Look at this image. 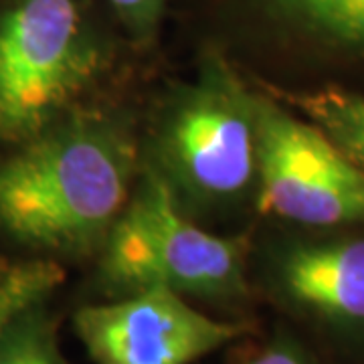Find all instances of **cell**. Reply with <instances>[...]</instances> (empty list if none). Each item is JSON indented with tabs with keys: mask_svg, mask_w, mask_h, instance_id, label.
<instances>
[{
	"mask_svg": "<svg viewBox=\"0 0 364 364\" xmlns=\"http://www.w3.org/2000/svg\"><path fill=\"white\" fill-rule=\"evenodd\" d=\"M134 178L136 146L117 117L59 119L0 164V229L35 249L87 251L104 243Z\"/></svg>",
	"mask_w": 364,
	"mask_h": 364,
	"instance_id": "obj_1",
	"label": "cell"
},
{
	"mask_svg": "<svg viewBox=\"0 0 364 364\" xmlns=\"http://www.w3.org/2000/svg\"><path fill=\"white\" fill-rule=\"evenodd\" d=\"M247 241L219 237L181 213L168 178L146 170L104 239L102 273L126 291L168 287L203 298L245 294Z\"/></svg>",
	"mask_w": 364,
	"mask_h": 364,
	"instance_id": "obj_2",
	"label": "cell"
},
{
	"mask_svg": "<svg viewBox=\"0 0 364 364\" xmlns=\"http://www.w3.org/2000/svg\"><path fill=\"white\" fill-rule=\"evenodd\" d=\"M102 65L77 0H13L0 11V138L25 144L51 128Z\"/></svg>",
	"mask_w": 364,
	"mask_h": 364,
	"instance_id": "obj_3",
	"label": "cell"
},
{
	"mask_svg": "<svg viewBox=\"0 0 364 364\" xmlns=\"http://www.w3.org/2000/svg\"><path fill=\"white\" fill-rule=\"evenodd\" d=\"M160 156L186 193L205 200L239 196L257 181L255 95L219 55L170 107Z\"/></svg>",
	"mask_w": 364,
	"mask_h": 364,
	"instance_id": "obj_4",
	"label": "cell"
},
{
	"mask_svg": "<svg viewBox=\"0 0 364 364\" xmlns=\"http://www.w3.org/2000/svg\"><path fill=\"white\" fill-rule=\"evenodd\" d=\"M257 205L263 215L330 227L364 223V168L312 122L255 95Z\"/></svg>",
	"mask_w": 364,
	"mask_h": 364,
	"instance_id": "obj_5",
	"label": "cell"
},
{
	"mask_svg": "<svg viewBox=\"0 0 364 364\" xmlns=\"http://www.w3.org/2000/svg\"><path fill=\"white\" fill-rule=\"evenodd\" d=\"M247 330L208 318L168 287H146L75 314V332L95 364H191Z\"/></svg>",
	"mask_w": 364,
	"mask_h": 364,
	"instance_id": "obj_6",
	"label": "cell"
},
{
	"mask_svg": "<svg viewBox=\"0 0 364 364\" xmlns=\"http://www.w3.org/2000/svg\"><path fill=\"white\" fill-rule=\"evenodd\" d=\"M286 294L332 320L364 322V239L289 251L279 267Z\"/></svg>",
	"mask_w": 364,
	"mask_h": 364,
	"instance_id": "obj_7",
	"label": "cell"
},
{
	"mask_svg": "<svg viewBox=\"0 0 364 364\" xmlns=\"http://www.w3.org/2000/svg\"><path fill=\"white\" fill-rule=\"evenodd\" d=\"M63 269L28 286L0 316V364H61L57 326L49 298L61 286Z\"/></svg>",
	"mask_w": 364,
	"mask_h": 364,
	"instance_id": "obj_8",
	"label": "cell"
},
{
	"mask_svg": "<svg viewBox=\"0 0 364 364\" xmlns=\"http://www.w3.org/2000/svg\"><path fill=\"white\" fill-rule=\"evenodd\" d=\"M296 104L352 162L364 168V95L330 87L296 95Z\"/></svg>",
	"mask_w": 364,
	"mask_h": 364,
	"instance_id": "obj_9",
	"label": "cell"
},
{
	"mask_svg": "<svg viewBox=\"0 0 364 364\" xmlns=\"http://www.w3.org/2000/svg\"><path fill=\"white\" fill-rule=\"evenodd\" d=\"M279 16L318 37L364 47V0H265Z\"/></svg>",
	"mask_w": 364,
	"mask_h": 364,
	"instance_id": "obj_10",
	"label": "cell"
},
{
	"mask_svg": "<svg viewBox=\"0 0 364 364\" xmlns=\"http://www.w3.org/2000/svg\"><path fill=\"white\" fill-rule=\"evenodd\" d=\"M59 265L53 261H18L0 265V316L18 298L26 287L39 282L41 277L55 272Z\"/></svg>",
	"mask_w": 364,
	"mask_h": 364,
	"instance_id": "obj_11",
	"label": "cell"
},
{
	"mask_svg": "<svg viewBox=\"0 0 364 364\" xmlns=\"http://www.w3.org/2000/svg\"><path fill=\"white\" fill-rule=\"evenodd\" d=\"M109 4L136 37H148L156 28L164 0H109Z\"/></svg>",
	"mask_w": 364,
	"mask_h": 364,
	"instance_id": "obj_12",
	"label": "cell"
},
{
	"mask_svg": "<svg viewBox=\"0 0 364 364\" xmlns=\"http://www.w3.org/2000/svg\"><path fill=\"white\" fill-rule=\"evenodd\" d=\"M247 364H308V360L301 356V352L289 344H277L269 350L261 352Z\"/></svg>",
	"mask_w": 364,
	"mask_h": 364,
	"instance_id": "obj_13",
	"label": "cell"
}]
</instances>
